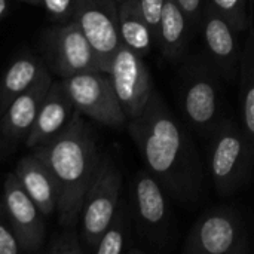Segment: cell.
<instances>
[{
	"label": "cell",
	"mask_w": 254,
	"mask_h": 254,
	"mask_svg": "<svg viewBox=\"0 0 254 254\" xmlns=\"http://www.w3.org/2000/svg\"><path fill=\"white\" fill-rule=\"evenodd\" d=\"M128 131L146 164V170L180 204L198 202L204 170L186 127L155 91L144 110L128 121Z\"/></svg>",
	"instance_id": "obj_1"
},
{
	"label": "cell",
	"mask_w": 254,
	"mask_h": 254,
	"mask_svg": "<svg viewBox=\"0 0 254 254\" xmlns=\"http://www.w3.org/2000/svg\"><path fill=\"white\" fill-rule=\"evenodd\" d=\"M33 150L46 164L55 180L60 225L76 228L85 196L103 159L91 127L76 112L71 122L58 135Z\"/></svg>",
	"instance_id": "obj_2"
},
{
	"label": "cell",
	"mask_w": 254,
	"mask_h": 254,
	"mask_svg": "<svg viewBox=\"0 0 254 254\" xmlns=\"http://www.w3.org/2000/svg\"><path fill=\"white\" fill-rule=\"evenodd\" d=\"M222 79L217 67L204 54L189 57L180 70L179 104L183 118L204 137H211L226 118Z\"/></svg>",
	"instance_id": "obj_3"
},
{
	"label": "cell",
	"mask_w": 254,
	"mask_h": 254,
	"mask_svg": "<svg viewBox=\"0 0 254 254\" xmlns=\"http://www.w3.org/2000/svg\"><path fill=\"white\" fill-rule=\"evenodd\" d=\"M208 171L222 196H229L241 189L254 167V150L243 125L225 118L210 137Z\"/></svg>",
	"instance_id": "obj_4"
},
{
	"label": "cell",
	"mask_w": 254,
	"mask_h": 254,
	"mask_svg": "<svg viewBox=\"0 0 254 254\" xmlns=\"http://www.w3.org/2000/svg\"><path fill=\"white\" fill-rule=\"evenodd\" d=\"M122 173L110 158L103 156L98 173L85 196L80 213V240L86 252L94 253L101 235L121 204Z\"/></svg>",
	"instance_id": "obj_5"
},
{
	"label": "cell",
	"mask_w": 254,
	"mask_h": 254,
	"mask_svg": "<svg viewBox=\"0 0 254 254\" xmlns=\"http://www.w3.org/2000/svg\"><path fill=\"white\" fill-rule=\"evenodd\" d=\"M182 252L185 254H246L249 235L240 214L229 207L205 211L190 228Z\"/></svg>",
	"instance_id": "obj_6"
},
{
	"label": "cell",
	"mask_w": 254,
	"mask_h": 254,
	"mask_svg": "<svg viewBox=\"0 0 254 254\" xmlns=\"http://www.w3.org/2000/svg\"><path fill=\"white\" fill-rule=\"evenodd\" d=\"M76 112L101 125L119 128L128 118L118 100L110 74L101 70L82 71L63 79Z\"/></svg>",
	"instance_id": "obj_7"
},
{
	"label": "cell",
	"mask_w": 254,
	"mask_h": 254,
	"mask_svg": "<svg viewBox=\"0 0 254 254\" xmlns=\"http://www.w3.org/2000/svg\"><path fill=\"white\" fill-rule=\"evenodd\" d=\"M73 21L94 48L101 70L109 73L112 60L122 45L116 0H74Z\"/></svg>",
	"instance_id": "obj_8"
},
{
	"label": "cell",
	"mask_w": 254,
	"mask_h": 254,
	"mask_svg": "<svg viewBox=\"0 0 254 254\" xmlns=\"http://www.w3.org/2000/svg\"><path fill=\"white\" fill-rule=\"evenodd\" d=\"M109 74L128 121L138 116L156 91L143 57L122 43L112 60Z\"/></svg>",
	"instance_id": "obj_9"
},
{
	"label": "cell",
	"mask_w": 254,
	"mask_h": 254,
	"mask_svg": "<svg viewBox=\"0 0 254 254\" xmlns=\"http://www.w3.org/2000/svg\"><path fill=\"white\" fill-rule=\"evenodd\" d=\"M132 213L143 237L158 247L164 246L171 228L168 195L147 170L138 171L134 177Z\"/></svg>",
	"instance_id": "obj_10"
},
{
	"label": "cell",
	"mask_w": 254,
	"mask_h": 254,
	"mask_svg": "<svg viewBox=\"0 0 254 254\" xmlns=\"http://www.w3.org/2000/svg\"><path fill=\"white\" fill-rule=\"evenodd\" d=\"M45 43L49 63L61 79L82 71L101 70L94 48L76 21L52 28L48 33Z\"/></svg>",
	"instance_id": "obj_11"
},
{
	"label": "cell",
	"mask_w": 254,
	"mask_h": 254,
	"mask_svg": "<svg viewBox=\"0 0 254 254\" xmlns=\"http://www.w3.org/2000/svg\"><path fill=\"white\" fill-rule=\"evenodd\" d=\"M7 220L24 252H39L45 243V216L21 186L15 173L7 174L3 186Z\"/></svg>",
	"instance_id": "obj_12"
},
{
	"label": "cell",
	"mask_w": 254,
	"mask_h": 254,
	"mask_svg": "<svg viewBox=\"0 0 254 254\" xmlns=\"http://www.w3.org/2000/svg\"><path fill=\"white\" fill-rule=\"evenodd\" d=\"M202 36L207 46V55L217 67L223 79L235 82L240 74L243 46L238 42V31L207 1L202 18Z\"/></svg>",
	"instance_id": "obj_13"
},
{
	"label": "cell",
	"mask_w": 254,
	"mask_h": 254,
	"mask_svg": "<svg viewBox=\"0 0 254 254\" xmlns=\"http://www.w3.org/2000/svg\"><path fill=\"white\" fill-rule=\"evenodd\" d=\"M51 83L52 77L45 67L37 80L27 91L19 94L1 113L0 131L7 141H25Z\"/></svg>",
	"instance_id": "obj_14"
},
{
	"label": "cell",
	"mask_w": 254,
	"mask_h": 254,
	"mask_svg": "<svg viewBox=\"0 0 254 254\" xmlns=\"http://www.w3.org/2000/svg\"><path fill=\"white\" fill-rule=\"evenodd\" d=\"M76 113L71 97L63 82H52L40 106L34 125L25 138V146L36 149L45 141L58 135Z\"/></svg>",
	"instance_id": "obj_15"
},
{
	"label": "cell",
	"mask_w": 254,
	"mask_h": 254,
	"mask_svg": "<svg viewBox=\"0 0 254 254\" xmlns=\"http://www.w3.org/2000/svg\"><path fill=\"white\" fill-rule=\"evenodd\" d=\"M13 173L45 217L57 211L58 190L55 180L46 164L36 153L22 158Z\"/></svg>",
	"instance_id": "obj_16"
},
{
	"label": "cell",
	"mask_w": 254,
	"mask_h": 254,
	"mask_svg": "<svg viewBox=\"0 0 254 254\" xmlns=\"http://www.w3.org/2000/svg\"><path fill=\"white\" fill-rule=\"evenodd\" d=\"M192 30L186 13L179 3L176 0H165L156 31V43L164 58L168 61L182 58L186 54Z\"/></svg>",
	"instance_id": "obj_17"
},
{
	"label": "cell",
	"mask_w": 254,
	"mask_h": 254,
	"mask_svg": "<svg viewBox=\"0 0 254 254\" xmlns=\"http://www.w3.org/2000/svg\"><path fill=\"white\" fill-rule=\"evenodd\" d=\"M118 19L121 40L140 57H147L156 43L153 30L147 22L138 0H122L118 3Z\"/></svg>",
	"instance_id": "obj_18"
},
{
	"label": "cell",
	"mask_w": 254,
	"mask_h": 254,
	"mask_svg": "<svg viewBox=\"0 0 254 254\" xmlns=\"http://www.w3.org/2000/svg\"><path fill=\"white\" fill-rule=\"evenodd\" d=\"M45 64L31 55L19 57L9 65L0 80V113L37 80Z\"/></svg>",
	"instance_id": "obj_19"
},
{
	"label": "cell",
	"mask_w": 254,
	"mask_h": 254,
	"mask_svg": "<svg viewBox=\"0 0 254 254\" xmlns=\"http://www.w3.org/2000/svg\"><path fill=\"white\" fill-rule=\"evenodd\" d=\"M241 121L254 150V22L246 33L240 63Z\"/></svg>",
	"instance_id": "obj_20"
},
{
	"label": "cell",
	"mask_w": 254,
	"mask_h": 254,
	"mask_svg": "<svg viewBox=\"0 0 254 254\" xmlns=\"http://www.w3.org/2000/svg\"><path fill=\"white\" fill-rule=\"evenodd\" d=\"M131 207L121 199V204L113 216L110 225L101 235L94 253L95 254H122L129 252V235H131Z\"/></svg>",
	"instance_id": "obj_21"
},
{
	"label": "cell",
	"mask_w": 254,
	"mask_h": 254,
	"mask_svg": "<svg viewBox=\"0 0 254 254\" xmlns=\"http://www.w3.org/2000/svg\"><path fill=\"white\" fill-rule=\"evenodd\" d=\"M240 34L247 33L253 24L252 0H207Z\"/></svg>",
	"instance_id": "obj_22"
},
{
	"label": "cell",
	"mask_w": 254,
	"mask_h": 254,
	"mask_svg": "<svg viewBox=\"0 0 254 254\" xmlns=\"http://www.w3.org/2000/svg\"><path fill=\"white\" fill-rule=\"evenodd\" d=\"M83 252L80 234L76 228H64V232L55 237L48 249L51 254H82Z\"/></svg>",
	"instance_id": "obj_23"
},
{
	"label": "cell",
	"mask_w": 254,
	"mask_h": 254,
	"mask_svg": "<svg viewBox=\"0 0 254 254\" xmlns=\"http://www.w3.org/2000/svg\"><path fill=\"white\" fill-rule=\"evenodd\" d=\"M21 244L7 220L0 217V254H18L21 252Z\"/></svg>",
	"instance_id": "obj_24"
},
{
	"label": "cell",
	"mask_w": 254,
	"mask_h": 254,
	"mask_svg": "<svg viewBox=\"0 0 254 254\" xmlns=\"http://www.w3.org/2000/svg\"><path fill=\"white\" fill-rule=\"evenodd\" d=\"M176 1L186 13L192 28H201L204 12L207 7V0H176Z\"/></svg>",
	"instance_id": "obj_25"
},
{
	"label": "cell",
	"mask_w": 254,
	"mask_h": 254,
	"mask_svg": "<svg viewBox=\"0 0 254 254\" xmlns=\"http://www.w3.org/2000/svg\"><path fill=\"white\" fill-rule=\"evenodd\" d=\"M141 10L147 19V22L150 24L153 34H155V40H156V31H158V24H159V18H161V12L164 7L165 0H138Z\"/></svg>",
	"instance_id": "obj_26"
},
{
	"label": "cell",
	"mask_w": 254,
	"mask_h": 254,
	"mask_svg": "<svg viewBox=\"0 0 254 254\" xmlns=\"http://www.w3.org/2000/svg\"><path fill=\"white\" fill-rule=\"evenodd\" d=\"M42 4L54 15L63 16L73 12L74 0H42Z\"/></svg>",
	"instance_id": "obj_27"
},
{
	"label": "cell",
	"mask_w": 254,
	"mask_h": 254,
	"mask_svg": "<svg viewBox=\"0 0 254 254\" xmlns=\"http://www.w3.org/2000/svg\"><path fill=\"white\" fill-rule=\"evenodd\" d=\"M6 7H7V0H0V18L6 12Z\"/></svg>",
	"instance_id": "obj_28"
},
{
	"label": "cell",
	"mask_w": 254,
	"mask_h": 254,
	"mask_svg": "<svg viewBox=\"0 0 254 254\" xmlns=\"http://www.w3.org/2000/svg\"><path fill=\"white\" fill-rule=\"evenodd\" d=\"M27 1H30V3H34V4H39V3H42V0H27Z\"/></svg>",
	"instance_id": "obj_29"
},
{
	"label": "cell",
	"mask_w": 254,
	"mask_h": 254,
	"mask_svg": "<svg viewBox=\"0 0 254 254\" xmlns=\"http://www.w3.org/2000/svg\"><path fill=\"white\" fill-rule=\"evenodd\" d=\"M116 1H118V3H119V1H122V0H116Z\"/></svg>",
	"instance_id": "obj_30"
}]
</instances>
